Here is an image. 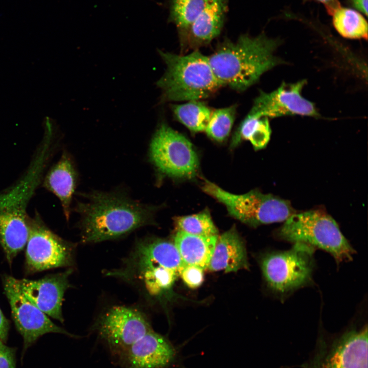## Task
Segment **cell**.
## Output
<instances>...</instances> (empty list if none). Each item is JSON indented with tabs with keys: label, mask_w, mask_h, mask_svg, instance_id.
<instances>
[{
	"label": "cell",
	"mask_w": 368,
	"mask_h": 368,
	"mask_svg": "<svg viewBox=\"0 0 368 368\" xmlns=\"http://www.w3.org/2000/svg\"><path fill=\"white\" fill-rule=\"evenodd\" d=\"M75 211L80 217L81 242L97 243L123 237L153 221L155 208L131 199L123 192L81 194Z\"/></svg>",
	"instance_id": "cell-1"
},
{
	"label": "cell",
	"mask_w": 368,
	"mask_h": 368,
	"mask_svg": "<svg viewBox=\"0 0 368 368\" xmlns=\"http://www.w3.org/2000/svg\"><path fill=\"white\" fill-rule=\"evenodd\" d=\"M279 41L264 34L240 36L235 42L224 40L207 56L222 86L242 91L256 83L262 75L284 61L275 55Z\"/></svg>",
	"instance_id": "cell-2"
},
{
	"label": "cell",
	"mask_w": 368,
	"mask_h": 368,
	"mask_svg": "<svg viewBox=\"0 0 368 368\" xmlns=\"http://www.w3.org/2000/svg\"><path fill=\"white\" fill-rule=\"evenodd\" d=\"M47 155L44 147L23 178L0 194V245L10 266L27 242L30 222L27 206L40 181Z\"/></svg>",
	"instance_id": "cell-3"
},
{
	"label": "cell",
	"mask_w": 368,
	"mask_h": 368,
	"mask_svg": "<svg viewBox=\"0 0 368 368\" xmlns=\"http://www.w3.org/2000/svg\"><path fill=\"white\" fill-rule=\"evenodd\" d=\"M158 52L166 65L165 73L156 83L162 90L163 101L200 100L222 86L208 57L198 50L185 55Z\"/></svg>",
	"instance_id": "cell-4"
},
{
	"label": "cell",
	"mask_w": 368,
	"mask_h": 368,
	"mask_svg": "<svg viewBox=\"0 0 368 368\" xmlns=\"http://www.w3.org/2000/svg\"><path fill=\"white\" fill-rule=\"evenodd\" d=\"M275 236L282 240L324 250L332 255L337 265L351 260L355 252L335 220L319 210L294 213L276 231Z\"/></svg>",
	"instance_id": "cell-5"
},
{
	"label": "cell",
	"mask_w": 368,
	"mask_h": 368,
	"mask_svg": "<svg viewBox=\"0 0 368 368\" xmlns=\"http://www.w3.org/2000/svg\"><path fill=\"white\" fill-rule=\"evenodd\" d=\"M315 249L307 244L295 243L288 250L270 251L261 257L263 278L274 295L283 299L311 284Z\"/></svg>",
	"instance_id": "cell-6"
},
{
	"label": "cell",
	"mask_w": 368,
	"mask_h": 368,
	"mask_svg": "<svg viewBox=\"0 0 368 368\" xmlns=\"http://www.w3.org/2000/svg\"><path fill=\"white\" fill-rule=\"evenodd\" d=\"M201 189L224 204L234 217L252 226L285 221L295 213L289 201L258 190L236 195L206 180Z\"/></svg>",
	"instance_id": "cell-7"
},
{
	"label": "cell",
	"mask_w": 368,
	"mask_h": 368,
	"mask_svg": "<svg viewBox=\"0 0 368 368\" xmlns=\"http://www.w3.org/2000/svg\"><path fill=\"white\" fill-rule=\"evenodd\" d=\"M304 368H367V324L320 336Z\"/></svg>",
	"instance_id": "cell-8"
},
{
	"label": "cell",
	"mask_w": 368,
	"mask_h": 368,
	"mask_svg": "<svg viewBox=\"0 0 368 368\" xmlns=\"http://www.w3.org/2000/svg\"><path fill=\"white\" fill-rule=\"evenodd\" d=\"M149 157L159 172L173 177L193 178L199 167L192 143L165 123L159 125L151 140Z\"/></svg>",
	"instance_id": "cell-9"
},
{
	"label": "cell",
	"mask_w": 368,
	"mask_h": 368,
	"mask_svg": "<svg viewBox=\"0 0 368 368\" xmlns=\"http://www.w3.org/2000/svg\"><path fill=\"white\" fill-rule=\"evenodd\" d=\"M26 246L27 273L73 264L75 245L49 229L38 214L33 218H30V233Z\"/></svg>",
	"instance_id": "cell-10"
},
{
	"label": "cell",
	"mask_w": 368,
	"mask_h": 368,
	"mask_svg": "<svg viewBox=\"0 0 368 368\" xmlns=\"http://www.w3.org/2000/svg\"><path fill=\"white\" fill-rule=\"evenodd\" d=\"M94 329L110 352L120 359L135 341L152 330L142 312L123 306L108 309L97 319Z\"/></svg>",
	"instance_id": "cell-11"
},
{
	"label": "cell",
	"mask_w": 368,
	"mask_h": 368,
	"mask_svg": "<svg viewBox=\"0 0 368 368\" xmlns=\"http://www.w3.org/2000/svg\"><path fill=\"white\" fill-rule=\"evenodd\" d=\"M3 282L15 327L23 338L21 360L27 350L44 334L56 333L71 337H78L55 324L47 315L30 302L16 287L14 277L5 275Z\"/></svg>",
	"instance_id": "cell-12"
},
{
	"label": "cell",
	"mask_w": 368,
	"mask_h": 368,
	"mask_svg": "<svg viewBox=\"0 0 368 368\" xmlns=\"http://www.w3.org/2000/svg\"><path fill=\"white\" fill-rule=\"evenodd\" d=\"M306 83V80L293 83L283 82L270 93L261 91L249 113L268 118L294 115L319 117L314 104L302 96Z\"/></svg>",
	"instance_id": "cell-13"
},
{
	"label": "cell",
	"mask_w": 368,
	"mask_h": 368,
	"mask_svg": "<svg viewBox=\"0 0 368 368\" xmlns=\"http://www.w3.org/2000/svg\"><path fill=\"white\" fill-rule=\"evenodd\" d=\"M73 269L43 278L31 280L16 279L14 281L20 292L46 315L63 323L62 305L66 290L70 287L69 277Z\"/></svg>",
	"instance_id": "cell-14"
},
{
	"label": "cell",
	"mask_w": 368,
	"mask_h": 368,
	"mask_svg": "<svg viewBox=\"0 0 368 368\" xmlns=\"http://www.w3.org/2000/svg\"><path fill=\"white\" fill-rule=\"evenodd\" d=\"M228 3V0H211L189 26L178 31L181 50H196L209 44L220 34Z\"/></svg>",
	"instance_id": "cell-15"
},
{
	"label": "cell",
	"mask_w": 368,
	"mask_h": 368,
	"mask_svg": "<svg viewBox=\"0 0 368 368\" xmlns=\"http://www.w3.org/2000/svg\"><path fill=\"white\" fill-rule=\"evenodd\" d=\"M175 356L169 340L152 330L135 341L121 359L127 368H165Z\"/></svg>",
	"instance_id": "cell-16"
},
{
	"label": "cell",
	"mask_w": 368,
	"mask_h": 368,
	"mask_svg": "<svg viewBox=\"0 0 368 368\" xmlns=\"http://www.w3.org/2000/svg\"><path fill=\"white\" fill-rule=\"evenodd\" d=\"M248 267L245 244L234 226L218 236L208 269L230 272Z\"/></svg>",
	"instance_id": "cell-17"
},
{
	"label": "cell",
	"mask_w": 368,
	"mask_h": 368,
	"mask_svg": "<svg viewBox=\"0 0 368 368\" xmlns=\"http://www.w3.org/2000/svg\"><path fill=\"white\" fill-rule=\"evenodd\" d=\"M78 180V174L74 162L66 152L46 174L43 187L59 199L63 213L68 221L71 214V205Z\"/></svg>",
	"instance_id": "cell-18"
},
{
	"label": "cell",
	"mask_w": 368,
	"mask_h": 368,
	"mask_svg": "<svg viewBox=\"0 0 368 368\" xmlns=\"http://www.w3.org/2000/svg\"><path fill=\"white\" fill-rule=\"evenodd\" d=\"M218 236H198L177 231L174 244L185 265L197 266L204 270L208 267Z\"/></svg>",
	"instance_id": "cell-19"
},
{
	"label": "cell",
	"mask_w": 368,
	"mask_h": 368,
	"mask_svg": "<svg viewBox=\"0 0 368 368\" xmlns=\"http://www.w3.org/2000/svg\"><path fill=\"white\" fill-rule=\"evenodd\" d=\"M268 119L248 113L236 131L232 139V146H236L245 140L250 142L256 150L266 147L271 133Z\"/></svg>",
	"instance_id": "cell-20"
},
{
	"label": "cell",
	"mask_w": 368,
	"mask_h": 368,
	"mask_svg": "<svg viewBox=\"0 0 368 368\" xmlns=\"http://www.w3.org/2000/svg\"><path fill=\"white\" fill-rule=\"evenodd\" d=\"M332 14L334 27L341 36L349 39H367V23L360 13L339 6Z\"/></svg>",
	"instance_id": "cell-21"
},
{
	"label": "cell",
	"mask_w": 368,
	"mask_h": 368,
	"mask_svg": "<svg viewBox=\"0 0 368 368\" xmlns=\"http://www.w3.org/2000/svg\"><path fill=\"white\" fill-rule=\"evenodd\" d=\"M172 109L176 119L193 132L205 130L213 111L199 100L173 105Z\"/></svg>",
	"instance_id": "cell-22"
},
{
	"label": "cell",
	"mask_w": 368,
	"mask_h": 368,
	"mask_svg": "<svg viewBox=\"0 0 368 368\" xmlns=\"http://www.w3.org/2000/svg\"><path fill=\"white\" fill-rule=\"evenodd\" d=\"M211 0H169V20L178 31L189 26L199 15Z\"/></svg>",
	"instance_id": "cell-23"
},
{
	"label": "cell",
	"mask_w": 368,
	"mask_h": 368,
	"mask_svg": "<svg viewBox=\"0 0 368 368\" xmlns=\"http://www.w3.org/2000/svg\"><path fill=\"white\" fill-rule=\"evenodd\" d=\"M174 221L178 231L198 236L218 235V229L207 210L196 214L176 217Z\"/></svg>",
	"instance_id": "cell-24"
},
{
	"label": "cell",
	"mask_w": 368,
	"mask_h": 368,
	"mask_svg": "<svg viewBox=\"0 0 368 368\" xmlns=\"http://www.w3.org/2000/svg\"><path fill=\"white\" fill-rule=\"evenodd\" d=\"M236 113L235 105L213 110L204 131L216 141H224L231 132Z\"/></svg>",
	"instance_id": "cell-25"
},
{
	"label": "cell",
	"mask_w": 368,
	"mask_h": 368,
	"mask_svg": "<svg viewBox=\"0 0 368 368\" xmlns=\"http://www.w3.org/2000/svg\"><path fill=\"white\" fill-rule=\"evenodd\" d=\"M203 270L197 266L185 265L181 269L179 275L189 287L194 289L199 287L203 282Z\"/></svg>",
	"instance_id": "cell-26"
},
{
	"label": "cell",
	"mask_w": 368,
	"mask_h": 368,
	"mask_svg": "<svg viewBox=\"0 0 368 368\" xmlns=\"http://www.w3.org/2000/svg\"><path fill=\"white\" fill-rule=\"evenodd\" d=\"M16 350L0 339V368H16Z\"/></svg>",
	"instance_id": "cell-27"
},
{
	"label": "cell",
	"mask_w": 368,
	"mask_h": 368,
	"mask_svg": "<svg viewBox=\"0 0 368 368\" xmlns=\"http://www.w3.org/2000/svg\"><path fill=\"white\" fill-rule=\"evenodd\" d=\"M10 329V322L0 309V339L6 343Z\"/></svg>",
	"instance_id": "cell-28"
},
{
	"label": "cell",
	"mask_w": 368,
	"mask_h": 368,
	"mask_svg": "<svg viewBox=\"0 0 368 368\" xmlns=\"http://www.w3.org/2000/svg\"><path fill=\"white\" fill-rule=\"evenodd\" d=\"M353 6L366 16L367 14V0H351Z\"/></svg>",
	"instance_id": "cell-29"
},
{
	"label": "cell",
	"mask_w": 368,
	"mask_h": 368,
	"mask_svg": "<svg viewBox=\"0 0 368 368\" xmlns=\"http://www.w3.org/2000/svg\"><path fill=\"white\" fill-rule=\"evenodd\" d=\"M323 4L325 5L326 7L329 12H331V13L334 11L339 7L337 2L336 0H316Z\"/></svg>",
	"instance_id": "cell-30"
}]
</instances>
